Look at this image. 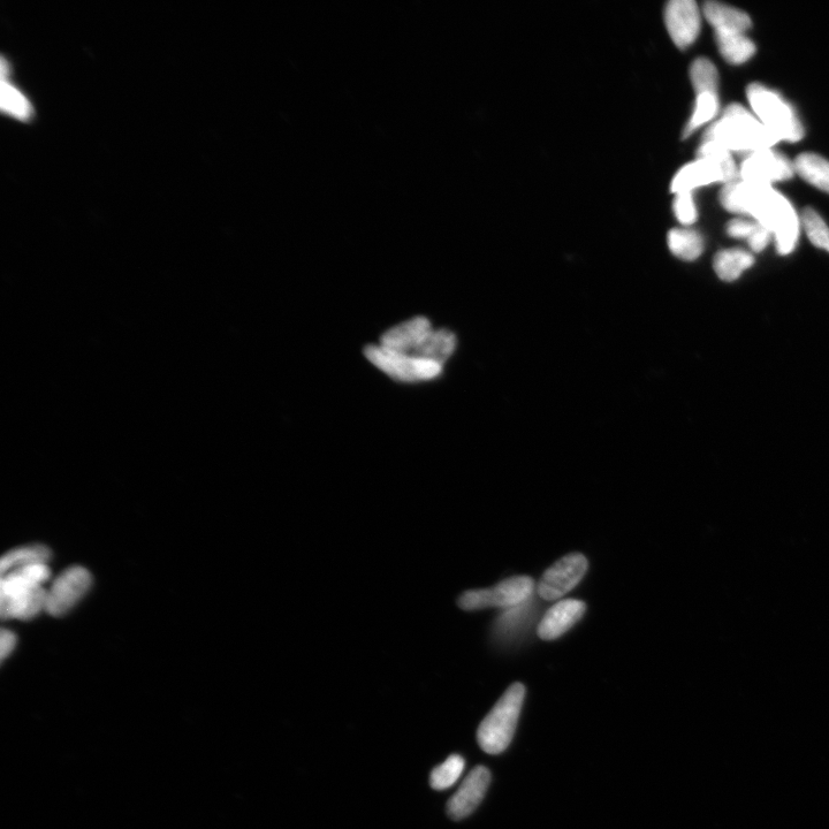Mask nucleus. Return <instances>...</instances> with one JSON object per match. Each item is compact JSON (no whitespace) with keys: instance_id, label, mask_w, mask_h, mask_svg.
<instances>
[{"instance_id":"1","label":"nucleus","mask_w":829,"mask_h":829,"mask_svg":"<svg viewBox=\"0 0 829 829\" xmlns=\"http://www.w3.org/2000/svg\"><path fill=\"white\" fill-rule=\"evenodd\" d=\"M722 207L733 214L750 216L773 234L780 255L792 254L800 239L801 219L793 204L772 186L743 180L721 189Z\"/></svg>"},{"instance_id":"2","label":"nucleus","mask_w":829,"mask_h":829,"mask_svg":"<svg viewBox=\"0 0 829 829\" xmlns=\"http://www.w3.org/2000/svg\"><path fill=\"white\" fill-rule=\"evenodd\" d=\"M380 346L409 359L444 367L455 351L456 338L450 331L433 330L427 318L416 317L387 331Z\"/></svg>"},{"instance_id":"3","label":"nucleus","mask_w":829,"mask_h":829,"mask_svg":"<svg viewBox=\"0 0 829 829\" xmlns=\"http://www.w3.org/2000/svg\"><path fill=\"white\" fill-rule=\"evenodd\" d=\"M703 141L720 144L730 152L751 154L772 149L780 140L740 104H730L716 123L704 134Z\"/></svg>"},{"instance_id":"4","label":"nucleus","mask_w":829,"mask_h":829,"mask_svg":"<svg viewBox=\"0 0 829 829\" xmlns=\"http://www.w3.org/2000/svg\"><path fill=\"white\" fill-rule=\"evenodd\" d=\"M526 688L514 683L478 728L477 740L486 754L498 755L511 744L523 706Z\"/></svg>"},{"instance_id":"5","label":"nucleus","mask_w":829,"mask_h":829,"mask_svg":"<svg viewBox=\"0 0 829 829\" xmlns=\"http://www.w3.org/2000/svg\"><path fill=\"white\" fill-rule=\"evenodd\" d=\"M747 96L757 119L780 141L798 142L803 139L804 129L800 118L793 106L777 91L759 83H751Z\"/></svg>"},{"instance_id":"6","label":"nucleus","mask_w":829,"mask_h":829,"mask_svg":"<svg viewBox=\"0 0 829 829\" xmlns=\"http://www.w3.org/2000/svg\"><path fill=\"white\" fill-rule=\"evenodd\" d=\"M47 592L42 585H36L15 574L2 577L0 582V612L3 619L30 620L45 611Z\"/></svg>"},{"instance_id":"7","label":"nucleus","mask_w":829,"mask_h":829,"mask_svg":"<svg viewBox=\"0 0 829 829\" xmlns=\"http://www.w3.org/2000/svg\"><path fill=\"white\" fill-rule=\"evenodd\" d=\"M535 583L528 576H514L490 589L470 590L460 597L463 610L478 611L485 608H512L528 602L534 595Z\"/></svg>"},{"instance_id":"8","label":"nucleus","mask_w":829,"mask_h":829,"mask_svg":"<svg viewBox=\"0 0 829 829\" xmlns=\"http://www.w3.org/2000/svg\"><path fill=\"white\" fill-rule=\"evenodd\" d=\"M367 359L386 375L401 380V382L415 383L421 380H430L440 376L443 365L409 359L387 351L382 346H368L364 351Z\"/></svg>"},{"instance_id":"9","label":"nucleus","mask_w":829,"mask_h":829,"mask_svg":"<svg viewBox=\"0 0 829 829\" xmlns=\"http://www.w3.org/2000/svg\"><path fill=\"white\" fill-rule=\"evenodd\" d=\"M588 567V560L583 554L566 555L544 573L537 587L539 597L545 600L564 597L582 581Z\"/></svg>"},{"instance_id":"10","label":"nucleus","mask_w":829,"mask_h":829,"mask_svg":"<svg viewBox=\"0 0 829 829\" xmlns=\"http://www.w3.org/2000/svg\"><path fill=\"white\" fill-rule=\"evenodd\" d=\"M90 573L83 567H72L57 577L47 592L45 611L52 616H63L86 596L91 587Z\"/></svg>"},{"instance_id":"11","label":"nucleus","mask_w":829,"mask_h":829,"mask_svg":"<svg viewBox=\"0 0 829 829\" xmlns=\"http://www.w3.org/2000/svg\"><path fill=\"white\" fill-rule=\"evenodd\" d=\"M794 163L773 149H764L745 156L740 167V178L752 184L772 186L774 182L792 179Z\"/></svg>"},{"instance_id":"12","label":"nucleus","mask_w":829,"mask_h":829,"mask_svg":"<svg viewBox=\"0 0 829 829\" xmlns=\"http://www.w3.org/2000/svg\"><path fill=\"white\" fill-rule=\"evenodd\" d=\"M665 21L669 35L681 50L697 40L701 32V11L694 0H672L666 6Z\"/></svg>"},{"instance_id":"13","label":"nucleus","mask_w":829,"mask_h":829,"mask_svg":"<svg viewBox=\"0 0 829 829\" xmlns=\"http://www.w3.org/2000/svg\"><path fill=\"white\" fill-rule=\"evenodd\" d=\"M491 774L488 768L478 766L463 781L458 792L452 796L447 804L448 815L454 820H461L473 813L488 790Z\"/></svg>"},{"instance_id":"14","label":"nucleus","mask_w":829,"mask_h":829,"mask_svg":"<svg viewBox=\"0 0 829 829\" xmlns=\"http://www.w3.org/2000/svg\"><path fill=\"white\" fill-rule=\"evenodd\" d=\"M717 182L729 184L722 167L711 159L697 158V161L683 166L676 173L671 190L674 194L692 193L697 188L717 184Z\"/></svg>"},{"instance_id":"15","label":"nucleus","mask_w":829,"mask_h":829,"mask_svg":"<svg viewBox=\"0 0 829 829\" xmlns=\"http://www.w3.org/2000/svg\"><path fill=\"white\" fill-rule=\"evenodd\" d=\"M585 608L581 600H561L545 613L538 626V636L545 641L557 640L583 618Z\"/></svg>"},{"instance_id":"16","label":"nucleus","mask_w":829,"mask_h":829,"mask_svg":"<svg viewBox=\"0 0 829 829\" xmlns=\"http://www.w3.org/2000/svg\"><path fill=\"white\" fill-rule=\"evenodd\" d=\"M703 12L714 32L745 34L752 25L747 13L726 4L707 2Z\"/></svg>"},{"instance_id":"17","label":"nucleus","mask_w":829,"mask_h":829,"mask_svg":"<svg viewBox=\"0 0 829 829\" xmlns=\"http://www.w3.org/2000/svg\"><path fill=\"white\" fill-rule=\"evenodd\" d=\"M755 258L747 250L727 249L722 250L714 257L713 268L717 276L727 283L739 279L745 270L751 268Z\"/></svg>"},{"instance_id":"18","label":"nucleus","mask_w":829,"mask_h":829,"mask_svg":"<svg viewBox=\"0 0 829 829\" xmlns=\"http://www.w3.org/2000/svg\"><path fill=\"white\" fill-rule=\"evenodd\" d=\"M531 599L519 606L508 608L499 616L496 626H494V633L500 640H512L529 625L535 612L534 603Z\"/></svg>"},{"instance_id":"19","label":"nucleus","mask_w":829,"mask_h":829,"mask_svg":"<svg viewBox=\"0 0 829 829\" xmlns=\"http://www.w3.org/2000/svg\"><path fill=\"white\" fill-rule=\"evenodd\" d=\"M721 56L733 65L747 63L755 55L756 45L745 34L716 32Z\"/></svg>"},{"instance_id":"20","label":"nucleus","mask_w":829,"mask_h":829,"mask_svg":"<svg viewBox=\"0 0 829 829\" xmlns=\"http://www.w3.org/2000/svg\"><path fill=\"white\" fill-rule=\"evenodd\" d=\"M667 243L672 254L683 261H695L704 252L702 235L689 228H674L669 231Z\"/></svg>"},{"instance_id":"21","label":"nucleus","mask_w":829,"mask_h":829,"mask_svg":"<svg viewBox=\"0 0 829 829\" xmlns=\"http://www.w3.org/2000/svg\"><path fill=\"white\" fill-rule=\"evenodd\" d=\"M795 173L810 185L829 194V162L824 157L811 152L797 156L794 162Z\"/></svg>"},{"instance_id":"22","label":"nucleus","mask_w":829,"mask_h":829,"mask_svg":"<svg viewBox=\"0 0 829 829\" xmlns=\"http://www.w3.org/2000/svg\"><path fill=\"white\" fill-rule=\"evenodd\" d=\"M50 554L48 547L43 545L19 547L4 555L2 564H0V572L5 575L22 567L47 564Z\"/></svg>"},{"instance_id":"23","label":"nucleus","mask_w":829,"mask_h":829,"mask_svg":"<svg viewBox=\"0 0 829 829\" xmlns=\"http://www.w3.org/2000/svg\"><path fill=\"white\" fill-rule=\"evenodd\" d=\"M719 108L718 94H698L696 97L694 114H692L688 125L684 128L683 138L687 139L688 136L697 131L699 127L710 123V121L718 116Z\"/></svg>"},{"instance_id":"24","label":"nucleus","mask_w":829,"mask_h":829,"mask_svg":"<svg viewBox=\"0 0 829 829\" xmlns=\"http://www.w3.org/2000/svg\"><path fill=\"white\" fill-rule=\"evenodd\" d=\"M690 78L696 95L703 93L718 94L719 73L717 67L709 59H696L690 68Z\"/></svg>"},{"instance_id":"25","label":"nucleus","mask_w":829,"mask_h":829,"mask_svg":"<svg viewBox=\"0 0 829 829\" xmlns=\"http://www.w3.org/2000/svg\"><path fill=\"white\" fill-rule=\"evenodd\" d=\"M697 158H707L716 162L725 171L729 182L739 180L740 170L737 169L732 152L711 141H703L697 151Z\"/></svg>"},{"instance_id":"26","label":"nucleus","mask_w":829,"mask_h":829,"mask_svg":"<svg viewBox=\"0 0 829 829\" xmlns=\"http://www.w3.org/2000/svg\"><path fill=\"white\" fill-rule=\"evenodd\" d=\"M463 770H465V759L458 755L451 756L443 765L432 771L431 787L436 790L451 788L461 778Z\"/></svg>"},{"instance_id":"27","label":"nucleus","mask_w":829,"mask_h":829,"mask_svg":"<svg viewBox=\"0 0 829 829\" xmlns=\"http://www.w3.org/2000/svg\"><path fill=\"white\" fill-rule=\"evenodd\" d=\"M801 223L813 245L829 253V227L825 220L815 210L806 208L803 211Z\"/></svg>"},{"instance_id":"28","label":"nucleus","mask_w":829,"mask_h":829,"mask_svg":"<svg viewBox=\"0 0 829 829\" xmlns=\"http://www.w3.org/2000/svg\"><path fill=\"white\" fill-rule=\"evenodd\" d=\"M2 109L10 116L20 120H27L32 114V108H30L27 98L5 80L2 83Z\"/></svg>"},{"instance_id":"29","label":"nucleus","mask_w":829,"mask_h":829,"mask_svg":"<svg viewBox=\"0 0 829 829\" xmlns=\"http://www.w3.org/2000/svg\"><path fill=\"white\" fill-rule=\"evenodd\" d=\"M674 212L681 224L686 226L694 224L698 217L694 195L692 193L676 194Z\"/></svg>"},{"instance_id":"30","label":"nucleus","mask_w":829,"mask_h":829,"mask_svg":"<svg viewBox=\"0 0 829 829\" xmlns=\"http://www.w3.org/2000/svg\"><path fill=\"white\" fill-rule=\"evenodd\" d=\"M758 223L749 222L744 219H734L727 225V234L735 239L749 240L756 231Z\"/></svg>"},{"instance_id":"31","label":"nucleus","mask_w":829,"mask_h":829,"mask_svg":"<svg viewBox=\"0 0 829 829\" xmlns=\"http://www.w3.org/2000/svg\"><path fill=\"white\" fill-rule=\"evenodd\" d=\"M772 238H774L773 234L770 231H768L766 227L758 223L756 231L754 232V234L751 235V238L748 240L749 247L752 250V252H763V250L768 245H770Z\"/></svg>"},{"instance_id":"32","label":"nucleus","mask_w":829,"mask_h":829,"mask_svg":"<svg viewBox=\"0 0 829 829\" xmlns=\"http://www.w3.org/2000/svg\"><path fill=\"white\" fill-rule=\"evenodd\" d=\"M17 644V637L10 630L3 629L0 633V657L5 660L10 656Z\"/></svg>"}]
</instances>
